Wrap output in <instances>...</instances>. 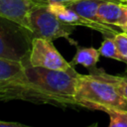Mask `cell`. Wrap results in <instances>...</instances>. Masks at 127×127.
<instances>
[{
    "mask_svg": "<svg viewBox=\"0 0 127 127\" xmlns=\"http://www.w3.org/2000/svg\"><path fill=\"white\" fill-rule=\"evenodd\" d=\"M78 76L74 66L68 70H53L27 64L20 74L0 81V101L24 100L61 108L79 107L74 99Z\"/></svg>",
    "mask_w": 127,
    "mask_h": 127,
    "instance_id": "1",
    "label": "cell"
},
{
    "mask_svg": "<svg viewBox=\"0 0 127 127\" xmlns=\"http://www.w3.org/2000/svg\"><path fill=\"white\" fill-rule=\"evenodd\" d=\"M105 70L95 67L88 74H80L76 81L74 99L79 107L105 111L117 109L127 111V100L118 92L105 75Z\"/></svg>",
    "mask_w": 127,
    "mask_h": 127,
    "instance_id": "2",
    "label": "cell"
},
{
    "mask_svg": "<svg viewBox=\"0 0 127 127\" xmlns=\"http://www.w3.org/2000/svg\"><path fill=\"white\" fill-rule=\"evenodd\" d=\"M34 36L26 27L0 16V58L30 64Z\"/></svg>",
    "mask_w": 127,
    "mask_h": 127,
    "instance_id": "3",
    "label": "cell"
},
{
    "mask_svg": "<svg viewBox=\"0 0 127 127\" xmlns=\"http://www.w3.org/2000/svg\"><path fill=\"white\" fill-rule=\"evenodd\" d=\"M28 25L34 38H42L52 42L64 38L70 45L75 47L78 45L70 37L75 26L62 21L48 9L47 5H40L31 11L28 18Z\"/></svg>",
    "mask_w": 127,
    "mask_h": 127,
    "instance_id": "4",
    "label": "cell"
},
{
    "mask_svg": "<svg viewBox=\"0 0 127 127\" xmlns=\"http://www.w3.org/2000/svg\"><path fill=\"white\" fill-rule=\"evenodd\" d=\"M29 63L32 66H40L53 70H68L72 67L56 49L52 41L42 38L33 39Z\"/></svg>",
    "mask_w": 127,
    "mask_h": 127,
    "instance_id": "5",
    "label": "cell"
},
{
    "mask_svg": "<svg viewBox=\"0 0 127 127\" xmlns=\"http://www.w3.org/2000/svg\"><path fill=\"white\" fill-rule=\"evenodd\" d=\"M47 7L53 14H55L62 21L72 26H82V27H86L91 30L97 31L103 37H114L117 33L120 32L118 29H116V27L95 22L80 16L79 14H77L75 11H73L64 3L52 2V3H49Z\"/></svg>",
    "mask_w": 127,
    "mask_h": 127,
    "instance_id": "6",
    "label": "cell"
},
{
    "mask_svg": "<svg viewBox=\"0 0 127 127\" xmlns=\"http://www.w3.org/2000/svg\"><path fill=\"white\" fill-rule=\"evenodd\" d=\"M40 4L35 0H0V16L29 29V15Z\"/></svg>",
    "mask_w": 127,
    "mask_h": 127,
    "instance_id": "7",
    "label": "cell"
},
{
    "mask_svg": "<svg viewBox=\"0 0 127 127\" xmlns=\"http://www.w3.org/2000/svg\"><path fill=\"white\" fill-rule=\"evenodd\" d=\"M97 14L102 23L127 32V4L104 0L100 3Z\"/></svg>",
    "mask_w": 127,
    "mask_h": 127,
    "instance_id": "8",
    "label": "cell"
},
{
    "mask_svg": "<svg viewBox=\"0 0 127 127\" xmlns=\"http://www.w3.org/2000/svg\"><path fill=\"white\" fill-rule=\"evenodd\" d=\"M99 51L93 47H81L76 46V52L69 62V64L74 66L80 64L87 69H92L96 67V64L99 61Z\"/></svg>",
    "mask_w": 127,
    "mask_h": 127,
    "instance_id": "9",
    "label": "cell"
},
{
    "mask_svg": "<svg viewBox=\"0 0 127 127\" xmlns=\"http://www.w3.org/2000/svg\"><path fill=\"white\" fill-rule=\"evenodd\" d=\"M102 1L104 0H73V1L65 2L64 4H65L67 7H69L77 14H79L80 16L86 19L102 23L97 14L98 7Z\"/></svg>",
    "mask_w": 127,
    "mask_h": 127,
    "instance_id": "10",
    "label": "cell"
},
{
    "mask_svg": "<svg viewBox=\"0 0 127 127\" xmlns=\"http://www.w3.org/2000/svg\"><path fill=\"white\" fill-rule=\"evenodd\" d=\"M25 68V64L18 61L0 58V81L10 79L20 74Z\"/></svg>",
    "mask_w": 127,
    "mask_h": 127,
    "instance_id": "11",
    "label": "cell"
},
{
    "mask_svg": "<svg viewBox=\"0 0 127 127\" xmlns=\"http://www.w3.org/2000/svg\"><path fill=\"white\" fill-rule=\"evenodd\" d=\"M98 51H99L100 56L104 58L122 62V59L120 57V54L118 52V49H117V46L115 44L113 37H104V40L102 41Z\"/></svg>",
    "mask_w": 127,
    "mask_h": 127,
    "instance_id": "12",
    "label": "cell"
},
{
    "mask_svg": "<svg viewBox=\"0 0 127 127\" xmlns=\"http://www.w3.org/2000/svg\"><path fill=\"white\" fill-rule=\"evenodd\" d=\"M104 112L109 116L108 127H127V111L107 109Z\"/></svg>",
    "mask_w": 127,
    "mask_h": 127,
    "instance_id": "13",
    "label": "cell"
},
{
    "mask_svg": "<svg viewBox=\"0 0 127 127\" xmlns=\"http://www.w3.org/2000/svg\"><path fill=\"white\" fill-rule=\"evenodd\" d=\"M105 75L114 84L118 92L127 100V75H113L107 72H105Z\"/></svg>",
    "mask_w": 127,
    "mask_h": 127,
    "instance_id": "14",
    "label": "cell"
},
{
    "mask_svg": "<svg viewBox=\"0 0 127 127\" xmlns=\"http://www.w3.org/2000/svg\"><path fill=\"white\" fill-rule=\"evenodd\" d=\"M122 62L127 65V32H119L113 37Z\"/></svg>",
    "mask_w": 127,
    "mask_h": 127,
    "instance_id": "15",
    "label": "cell"
},
{
    "mask_svg": "<svg viewBox=\"0 0 127 127\" xmlns=\"http://www.w3.org/2000/svg\"><path fill=\"white\" fill-rule=\"evenodd\" d=\"M0 127H32V126L24 125L18 122H7V121L0 120Z\"/></svg>",
    "mask_w": 127,
    "mask_h": 127,
    "instance_id": "16",
    "label": "cell"
},
{
    "mask_svg": "<svg viewBox=\"0 0 127 127\" xmlns=\"http://www.w3.org/2000/svg\"><path fill=\"white\" fill-rule=\"evenodd\" d=\"M37 3H39L40 5H48L49 3L52 2H61V3H65V2H69V1H73V0H35ZM106 1H116L117 0H106Z\"/></svg>",
    "mask_w": 127,
    "mask_h": 127,
    "instance_id": "17",
    "label": "cell"
},
{
    "mask_svg": "<svg viewBox=\"0 0 127 127\" xmlns=\"http://www.w3.org/2000/svg\"><path fill=\"white\" fill-rule=\"evenodd\" d=\"M87 127H98V125H97V123H93V124H91V125H89Z\"/></svg>",
    "mask_w": 127,
    "mask_h": 127,
    "instance_id": "18",
    "label": "cell"
},
{
    "mask_svg": "<svg viewBox=\"0 0 127 127\" xmlns=\"http://www.w3.org/2000/svg\"><path fill=\"white\" fill-rule=\"evenodd\" d=\"M118 2H121V3H124V4H127V0H117Z\"/></svg>",
    "mask_w": 127,
    "mask_h": 127,
    "instance_id": "19",
    "label": "cell"
}]
</instances>
